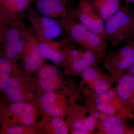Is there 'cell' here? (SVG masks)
<instances>
[{"instance_id": "6da1fadb", "label": "cell", "mask_w": 134, "mask_h": 134, "mask_svg": "<svg viewBox=\"0 0 134 134\" xmlns=\"http://www.w3.org/2000/svg\"><path fill=\"white\" fill-rule=\"evenodd\" d=\"M58 21L66 32L67 38L91 51L102 60L107 54V40L89 30L70 12Z\"/></svg>"}, {"instance_id": "7a4b0ae2", "label": "cell", "mask_w": 134, "mask_h": 134, "mask_svg": "<svg viewBox=\"0 0 134 134\" xmlns=\"http://www.w3.org/2000/svg\"><path fill=\"white\" fill-rule=\"evenodd\" d=\"M134 14L129 5L121 6L119 10L105 21L106 40L114 46L134 40Z\"/></svg>"}, {"instance_id": "3957f363", "label": "cell", "mask_w": 134, "mask_h": 134, "mask_svg": "<svg viewBox=\"0 0 134 134\" xmlns=\"http://www.w3.org/2000/svg\"><path fill=\"white\" fill-rule=\"evenodd\" d=\"M134 64V40L107 54L104 58L103 66L117 82L128 72Z\"/></svg>"}, {"instance_id": "277c9868", "label": "cell", "mask_w": 134, "mask_h": 134, "mask_svg": "<svg viewBox=\"0 0 134 134\" xmlns=\"http://www.w3.org/2000/svg\"><path fill=\"white\" fill-rule=\"evenodd\" d=\"M1 43L3 45L5 57L12 63L23 56L24 40L21 21L16 19L0 30Z\"/></svg>"}, {"instance_id": "5b68a950", "label": "cell", "mask_w": 134, "mask_h": 134, "mask_svg": "<svg viewBox=\"0 0 134 134\" xmlns=\"http://www.w3.org/2000/svg\"><path fill=\"white\" fill-rule=\"evenodd\" d=\"M88 107H92L107 115H119L127 119L134 118V115L125 108L117 96L115 88L105 93L88 97Z\"/></svg>"}, {"instance_id": "8992f818", "label": "cell", "mask_w": 134, "mask_h": 134, "mask_svg": "<svg viewBox=\"0 0 134 134\" xmlns=\"http://www.w3.org/2000/svg\"><path fill=\"white\" fill-rule=\"evenodd\" d=\"M28 19L38 40L50 43L62 34V28L55 19L42 15L31 9Z\"/></svg>"}, {"instance_id": "52a82bcc", "label": "cell", "mask_w": 134, "mask_h": 134, "mask_svg": "<svg viewBox=\"0 0 134 134\" xmlns=\"http://www.w3.org/2000/svg\"><path fill=\"white\" fill-rule=\"evenodd\" d=\"M24 40L23 57L25 69L28 72L36 71L43 65L44 58L41 55L39 44L36 34L21 22Z\"/></svg>"}, {"instance_id": "ba28073f", "label": "cell", "mask_w": 134, "mask_h": 134, "mask_svg": "<svg viewBox=\"0 0 134 134\" xmlns=\"http://www.w3.org/2000/svg\"><path fill=\"white\" fill-rule=\"evenodd\" d=\"M70 13L89 30L106 40L105 22L87 0H79L76 9Z\"/></svg>"}, {"instance_id": "9c48e42d", "label": "cell", "mask_w": 134, "mask_h": 134, "mask_svg": "<svg viewBox=\"0 0 134 134\" xmlns=\"http://www.w3.org/2000/svg\"><path fill=\"white\" fill-rule=\"evenodd\" d=\"M30 0H4L0 6V30L18 19L29 7Z\"/></svg>"}, {"instance_id": "30bf717a", "label": "cell", "mask_w": 134, "mask_h": 134, "mask_svg": "<svg viewBox=\"0 0 134 134\" xmlns=\"http://www.w3.org/2000/svg\"><path fill=\"white\" fill-rule=\"evenodd\" d=\"M128 119L119 115H108L104 121H98L97 134H134V128L129 126Z\"/></svg>"}, {"instance_id": "8fae6325", "label": "cell", "mask_w": 134, "mask_h": 134, "mask_svg": "<svg viewBox=\"0 0 134 134\" xmlns=\"http://www.w3.org/2000/svg\"><path fill=\"white\" fill-rule=\"evenodd\" d=\"M115 91L125 108L134 115V78L129 72L117 81Z\"/></svg>"}, {"instance_id": "7c38bea8", "label": "cell", "mask_w": 134, "mask_h": 134, "mask_svg": "<svg viewBox=\"0 0 134 134\" xmlns=\"http://www.w3.org/2000/svg\"><path fill=\"white\" fill-rule=\"evenodd\" d=\"M66 4L62 0H36V10L40 14L51 18H62L68 15Z\"/></svg>"}, {"instance_id": "4fadbf2b", "label": "cell", "mask_w": 134, "mask_h": 134, "mask_svg": "<svg viewBox=\"0 0 134 134\" xmlns=\"http://www.w3.org/2000/svg\"><path fill=\"white\" fill-rule=\"evenodd\" d=\"M38 41L40 52L44 59L49 60L57 65L64 63L66 65L65 53L63 50L59 49L60 47L64 46L63 41L60 42L53 41L49 43L41 40Z\"/></svg>"}, {"instance_id": "5bb4252c", "label": "cell", "mask_w": 134, "mask_h": 134, "mask_svg": "<svg viewBox=\"0 0 134 134\" xmlns=\"http://www.w3.org/2000/svg\"><path fill=\"white\" fill-rule=\"evenodd\" d=\"M104 21L116 14L121 6V0H87Z\"/></svg>"}, {"instance_id": "9a60e30c", "label": "cell", "mask_w": 134, "mask_h": 134, "mask_svg": "<svg viewBox=\"0 0 134 134\" xmlns=\"http://www.w3.org/2000/svg\"><path fill=\"white\" fill-rule=\"evenodd\" d=\"M101 60L96 54L89 50L82 52L81 56L67 66V70L72 74L81 75L86 69L98 64Z\"/></svg>"}, {"instance_id": "2e32d148", "label": "cell", "mask_w": 134, "mask_h": 134, "mask_svg": "<svg viewBox=\"0 0 134 134\" xmlns=\"http://www.w3.org/2000/svg\"><path fill=\"white\" fill-rule=\"evenodd\" d=\"M88 109L81 108V112H78L74 115L71 119V126L72 130L79 129L85 131L87 133L92 134L97 129L98 121L91 115H86Z\"/></svg>"}, {"instance_id": "e0dca14e", "label": "cell", "mask_w": 134, "mask_h": 134, "mask_svg": "<svg viewBox=\"0 0 134 134\" xmlns=\"http://www.w3.org/2000/svg\"><path fill=\"white\" fill-rule=\"evenodd\" d=\"M38 78L39 83L43 90L53 91L56 88L58 83L57 69L52 65L44 66L39 73Z\"/></svg>"}, {"instance_id": "ac0fdd59", "label": "cell", "mask_w": 134, "mask_h": 134, "mask_svg": "<svg viewBox=\"0 0 134 134\" xmlns=\"http://www.w3.org/2000/svg\"><path fill=\"white\" fill-rule=\"evenodd\" d=\"M116 80L109 73H100L87 91V96L98 95L105 93L113 88Z\"/></svg>"}, {"instance_id": "d6986e66", "label": "cell", "mask_w": 134, "mask_h": 134, "mask_svg": "<svg viewBox=\"0 0 134 134\" xmlns=\"http://www.w3.org/2000/svg\"><path fill=\"white\" fill-rule=\"evenodd\" d=\"M11 112L20 118L23 124L26 126L33 125L34 122V108L29 103H14L10 108Z\"/></svg>"}, {"instance_id": "ffe728a7", "label": "cell", "mask_w": 134, "mask_h": 134, "mask_svg": "<svg viewBox=\"0 0 134 134\" xmlns=\"http://www.w3.org/2000/svg\"><path fill=\"white\" fill-rule=\"evenodd\" d=\"M56 94L52 91H46L41 96V108L47 114L54 117H60L64 115V111L56 104Z\"/></svg>"}, {"instance_id": "44dd1931", "label": "cell", "mask_w": 134, "mask_h": 134, "mask_svg": "<svg viewBox=\"0 0 134 134\" xmlns=\"http://www.w3.org/2000/svg\"><path fill=\"white\" fill-rule=\"evenodd\" d=\"M3 91L8 99L14 103L23 102L24 96L18 79L15 77H10L5 85Z\"/></svg>"}, {"instance_id": "7402d4cb", "label": "cell", "mask_w": 134, "mask_h": 134, "mask_svg": "<svg viewBox=\"0 0 134 134\" xmlns=\"http://www.w3.org/2000/svg\"><path fill=\"white\" fill-rule=\"evenodd\" d=\"M12 63L5 56L0 58V90L3 91L5 85L10 78Z\"/></svg>"}, {"instance_id": "603a6c76", "label": "cell", "mask_w": 134, "mask_h": 134, "mask_svg": "<svg viewBox=\"0 0 134 134\" xmlns=\"http://www.w3.org/2000/svg\"><path fill=\"white\" fill-rule=\"evenodd\" d=\"M98 65V64L92 65L84 70L81 74L83 81L87 84L89 88L91 86L101 72Z\"/></svg>"}, {"instance_id": "cb8c5ba5", "label": "cell", "mask_w": 134, "mask_h": 134, "mask_svg": "<svg viewBox=\"0 0 134 134\" xmlns=\"http://www.w3.org/2000/svg\"><path fill=\"white\" fill-rule=\"evenodd\" d=\"M51 127L55 134H67L69 133L68 126L60 117H55L51 122Z\"/></svg>"}, {"instance_id": "d4e9b609", "label": "cell", "mask_w": 134, "mask_h": 134, "mask_svg": "<svg viewBox=\"0 0 134 134\" xmlns=\"http://www.w3.org/2000/svg\"><path fill=\"white\" fill-rule=\"evenodd\" d=\"M23 127L13 126L9 128L7 130V133L9 134H21L24 131Z\"/></svg>"}, {"instance_id": "484cf974", "label": "cell", "mask_w": 134, "mask_h": 134, "mask_svg": "<svg viewBox=\"0 0 134 134\" xmlns=\"http://www.w3.org/2000/svg\"><path fill=\"white\" fill-rule=\"evenodd\" d=\"M108 115H107V114H106L105 113H100V116H99L98 121H104V120H105L106 119V118H107Z\"/></svg>"}, {"instance_id": "4316f807", "label": "cell", "mask_w": 134, "mask_h": 134, "mask_svg": "<svg viewBox=\"0 0 134 134\" xmlns=\"http://www.w3.org/2000/svg\"><path fill=\"white\" fill-rule=\"evenodd\" d=\"M72 133L73 134H88L85 131L79 129L73 130L72 131Z\"/></svg>"}, {"instance_id": "83f0119b", "label": "cell", "mask_w": 134, "mask_h": 134, "mask_svg": "<svg viewBox=\"0 0 134 134\" xmlns=\"http://www.w3.org/2000/svg\"><path fill=\"white\" fill-rule=\"evenodd\" d=\"M128 72L134 78V64L130 69Z\"/></svg>"}, {"instance_id": "f1b7e54d", "label": "cell", "mask_w": 134, "mask_h": 134, "mask_svg": "<svg viewBox=\"0 0 134 134\" xmlns=\"http://www.w3.org/2000/svg\"><path fill=\"white\" fill-rule=\"evenodd\" d=\"M127 4L130 3H134V0H125Z\"/></svg>"}, {"instance_id": "f546056e", "label": "cell", "mask_w": 134, "mask_h": 134, "mask_svg": "<svg viewBox=\"0 0 134 134\" xmlns=\"http://www.w3.org/2000/svg\"><path fill=\"white\" fill-rule=\"evenodd\" d=\"M63 2H64L66 3V4H68L69 2V0H62Z\"/></svg>"}, {"instance_id": "4dcf8cb0", "label": "cell", "mask_w": 134, "mask_h": 134, "mask_svg": "<svg viewBox=\"0 0 134 134\" xmlns=\"http://www.w3.org/2000/svg\"><path fill=\"white\" fill-rule=\"evenodd\" d=\"M133 32L134 34V15L133 17Z\"/></svg>"}, {"instance_id": "1f68e13d", "label": "cell", "mask_w": 134, "mask_h": 134, "mask_svg": "<svg viewBox=\"0 0 134 134\" xmlns=\"http://www.w3.org/2000/svg\"><path fill=\"white\" fill-rule=\"evenodd\" d=\"M3 1H4V0H0V1H1V2Z\"/></svg>"}, {"instance_id": "d6a6232c", "label": "cell", "mask_w": 134, "mask_h": 134, "mask_svg": "<svg viewBox=\"0 0 134 134\" xmlns=\"http://www.w3.org/2000/svg\"></svg>"}]
</instances>
